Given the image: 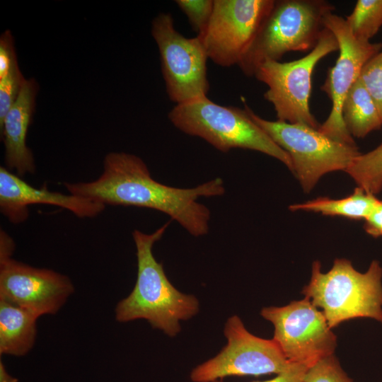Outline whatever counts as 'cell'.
<instances>
[{"label":"cell","instance_id":"1","mask_svg":"<svg viewBox=\"0 0 382 382\" xmlns=\"http://www.w3.org/2000/svg\"><path fill=\"white\" fill-rule=\"evenodd\" d=\"M101 175L90 182L65 183L69 194L106 205L134 206L155 209L168 215L194 236L209 231L210 211L197 202L201 197L225 192L220 178L193 188L168 186L154 180L144 161L136 155L110 152L103 160Z\"/></svg>","mask_w":382,"mask_h":382},{"label":"cell","instance_id":"2","mask_svg":"<svg viewBox=\"0 0 382 382\" xmlns=\"http://www.w3.org/2000/svg\"><path fill=\"white\" fill-rule=\"evenodd\" d=\"M169 222L148 234L134 230L137 248V276L129 295L115 308V319L126 323L145 319L154 328L170 337L180 331V320H186L199 311V302L192 294L179 291L167 278L163 265L156 260L154 244L164 234Z\"/></svg>","mask_w":382,"mask_h":382},{"label":"cell","instance_id":"3","mask_svg":"<svg viewBox=\"0 0 382 382\" xmlns=\"http://www.w3.org/2000/svg\"><path fill=\"white\" fill-rule=\"evenodd\" d=\"M382 267L373 260L364 273L356 270L351 261L337 258L326 273L318 260L312 265L311 277L302 294L322 309L329 327L357 318H369L382 323Z\"/></svg>","mask_w":382,"mask_h":382},{"label":"cell","instance_id":"4","mask_svg":"<svg viewBox=\"0 0 382 382\" xmlns=\"http://www.w3.org/2000/svg\"><path fill=\"white\" fill-rule=\"evenodd\" d=\"M168 116L183 132L201 137L222 152L233 148L260 151L278 159L292 170L288 154L251 119L245 109L223 106L204 97L175 105Z\"/></svg>","mask_w":382,"mask_h":382},{"label":"cell","instance_id":"5","mask_svg":"<svg viewBox=\"0 0 382 382\" xmlns=\"http://www.w3.org/2000/svg\"><path fill=\"white\" fill-rule=\"evenodd\" d=\"M334 6L325 0H277L238 66L253 76L266 60L279 61L286 52L313 50L324 30L323 18Z\"/></svg>","mask_w":382,"mask_h":382},{"label":"cell","instance_id":"6","mask_svg":"<svg viewBox=\"0 0 382 382\" xmlns=\"http://www.w3.org/2000/svg\"><path fill=\"white\" fill-rule=\"evenodd\" d=\"M251 119L289 156L292 170L306 192L325 173L345 170L360 155L357 145L335 141L318 129L280 120L270 121L256 115L246 104Z\"/></svg>","mask_w":382,"mask_h":382},{"label":"cell","instance_id":"7","mask_svg":"<svg viewBox=\"0 0 382 382\" xmlns=\"http://www.w3.org/2000/svg\"><path fill=\"white\" fill-rule=\"evenodd\" d=\"M338 50L336 37L325 28L317 45L303 57L284 63L266 60L257 66L253 76L267 86L264 97L273 105L278 120L319 129L309 107L312 74L321 59Z\"/></svg>","mask_w":382,"mask_h":382},{"label":"cell","instance_id":"8","mask_svg":"<svg viewBox=\"0 0 382 382\" xmlns=\"http://www.w3.org/2000/svg\"><path fill=\"white\" fill-rule=\"evenodd\" d=\"M161 67L170 100L178 104L207 97L209 59L199 37H186L175 28L170 13H161L151 23Z\"/></svg>","mask_w":382,"mask_h":382},{"label":"cell","instance_id":"9","mask_svg":"<svg viewBox=\"0 0 382 382\" xmlns=\"http://www.w3.org/2000/svg\"><path fill=\"white\" fill-rule=\"evenodd\" d=\"M224 334L226 345L214 357L192 369V381L214 382L231 376L279 374L293 364L286 359L273 339L253 335L236 315L228 318Z\"/></svg>","mask_w":382,"mask_h":382},{"label":"cell","instance_id":"10","mask_svg":"<svg viewBox=\"0 0 382 382\" xmlns=\"http://www.w3.org/2000/svg\"><path fill=\"white\" fill-rule=\"evenodd\" d=\"M260 315L274 325L272 339L289 362L310 368L334 354L337 337L323 313L308 298L281 307H265Z\"/></svg>","mask_w":382,"mask_h":382},{"label":"cell","instance_id":"11","mask_svg":"<svg viewBox=\"0 0 382 382\" xmlns=\"http://www.w3.org/2000/svg\"><path fill=\"white\" fill-rule=\"evenodd\" d=\"M274 0H214L208 26L201 36L216 64L238 65L255 40Z\"/></svg>","mask_w":382,"mask_h":382},{"label":"cell","instance_id":"12","mask_svg":"<svg viewBox=\"0 0 382 382\" xmlns=\"http://www.w3.org/2000/svg\"><path fill=\"white\" fill-rule=\"evenodd\" d=\"M323 22L324 27L336 37L340 54L335 64L329 69L320 88L330 99L332 108L318 130L335 141L355 145L342 120V103L350 88L359 79L364 66L381 51L382 44L355 38L346 20L332 12L325 14Z\"/></svg>","mask_w":382,"mask_h":382},{"label":"cell","instance_id":"13","mask_svg":"<svg viewBox=\"0 0 382 382\" xmlns=\"http://www.w3.org/2000/svg\"><path fill=\"white\" fill-rule=\"evenodd\" d=\"M74 291L66 275L33 267L11 257L0 259V299L37 318L56 313Z\"/></svg>","mask_w":382,"mask_h":382},{"label":"cell","instance_id":"14","mask_svg":"<svg viewBox=\"0 0 382 382\" xmlns=\"http://www.w3.org/2000/svg\"><path fill=\"white\" fill-rule=\"evenodd\" d=\"M49 204L66 209L79 218H93L105 208L96 200L72 194L36 188L7 168L0 167V212L12 224L25 221L32 204Z\"/></svg>","mask_w":382,"mask_h":382},{"label":"cell","instance_id":"15","mask_svg":"<svg viewBox=\"0 0 382 382\" xmlns=\"http://www.w3.org/2000/svg\"><path fill=\"white\" fill-rule=\"evenodd\" d=\"M38 90V83L34 78L26 79L17 100L0 122L5 164L21 178L35 171L33 154L27 146L26 139Z\"/></svg>","mask_w":382,"mask_h":382},{"label":"cell","instance_id":"16","mask_svg":"<svg viewBox=\"0 0 382 382\" xmlns=\"http://www.w3.org/2000/svg\"><path fill=\"white\" fill-rule=\"evenodd\" d=\"M37 318L30 312L0 299V354L22 357L33 348Z\"/></svg>","mask_w":382,"mask_h":382},{"label":"cell","instance_id":"17","mask_svg":"<svg viewBox=\"0 0 382 382\" xmlns=\"http://www.w3.org/2000/svg\"><path fill=\"white\" fill-rule=\"evenodd\" d=\"M342 116L352 137L363 138L382 126L378 111L359 77L345 96Z\"/></svg>","mask_w":382,"mask_h":382},{"label":"cell","instance_id":"18","mask_svg":"<svg viewBox=\"0 0 382 382\" xmlns=\"http://www.w3.org/2000/svg\"><path fill=\"white\" fill-rule=\"evenodd\" d=\"M381 202L374 195L357 187L352 195L342 199L320 197L303 203L290 205L289 209L291 211L303 210L320 213L327 216H340L352 220H365Z\"/></svg>","mask_w":382,"mask_h":382},{"label":"cell","instance_id":"19","mask_svg":"<svg viewBox=\"0 0 382 382\" xmlns=\"http://www.w3.org/2000/svg\"><path fill=\"white\" fill-rule=\"evenodd\" d=\"M358 187L376 195L382 190V144L374 150L359 155L346 171Z\"/></svg>","mask_w":382,"mask_h":382},{"label":"cell","instance_id":"20","mask_svg":"<svg viewBox=\"0 0 382 382\" xmlns=\"http://www.w3.org/2000/svg\"><path fill=\"white\" fill-rule=\"evenodd\" d=\"M345 20L355 38L369 41L382 26V0H358Z\"/></svg>","mask_w":382,"mask_h":382},{"label":"cell","instance_id":"21","mask_svg":"<svg viewBox=\"0 0 382 382\" xmlns=\"http://www.w3.org/2000/svg\"><path fill=\"white\" fill-rule=\"evenodd\" d=\"M303 382H354L342 369L335 354L327 356L310 367Z\"/></svg>","mask_w":382,"mask_h":382},{"label":"cell","instance_id":"22","mask_svg":"<svg viewBox=\"0 0 382 382\" xmlns=\"http://www.w3.org/2000/svg\"><path fill=\"white\" fill-rule=\"evenodd\" d=\"M359 79L382 119V50L364 66Z\"/></svg>","mask_w":382,"mask_h":382},{"label":"cell","instance_id":"23","mask_svg":"<svg viewBox=\"0 0 382 382\" xmlns=\"http://www.w3.org/2000/svg\"><path fill=\"white\" fill-rule=\"evenodd\" d=\"M176 4L187 16L197 36L205 32L214 9V0H177Z\"/></svg>","mask_w":382,"mask_h":382},{"label":"cell","instance_id":"24","mask_svg":"<svg viewBox=\"0 0 382 382\" xmlns=\"http://www.w3.org/2000/svg\"><path fill=\"white\" fill-rule=\"evenodd\" d=\"M25 80L18 64L0 79V122L17 100Z\"/></svg>","mask_w":382,"mask_h":382},{"label":"cell","instance_id":"25","mask_svg":"<svg viewBox=\"0 0 382 382\" xmlns=\"http://www.w3.org/2000/svg\"><path fill=\"white\" fill-rule=\"evenodd\" d=\"M17 64L14 38L11 30H6L0 36V79L6 76Z\"/></svg>","mask_w":382,"mask_h":382},{"label":"cell","instance_id":"26","mask_svg":"<svg viewBox=\"0 0 382 382\" xmlns=\"http://www.w3.org/2000/svg\"><path fill=\"white\" fill-rule=\"evenodd\" d=\"M308 369L303 364L293 363L288 369L277 374L274 378L254 382H303L305 374ZM214 382L221 381H215Z\"/></svg>","mask_w":382,"mask_h":382},{"label":"cell","instance_id":"27","mask_svg":"<svg viewBox=\"0 0 382 382\" xmlns=\"http://www.w3.org/2000/svg\"><path fill=\"white\" fill-rule=\"evenodd\" d=\"M364 228L368 234L373 237L382 236V200L365 219Z\"/></svg>","mask_w":382,"mask_h":382},{"label":"cell","instance_id":"28","mask_svg":"<svg viewBox=\"0 0 382 382\" xmlns=\"http://www.w3.org/2000/svg\"><path fill=\"white\" fill-rule=\"evenodd\" d=\"M0 382H18L16 378H13L8 373L1 360H0Z\"/></svg>","mask_w":382,"mask_h":382}]
</instances>
